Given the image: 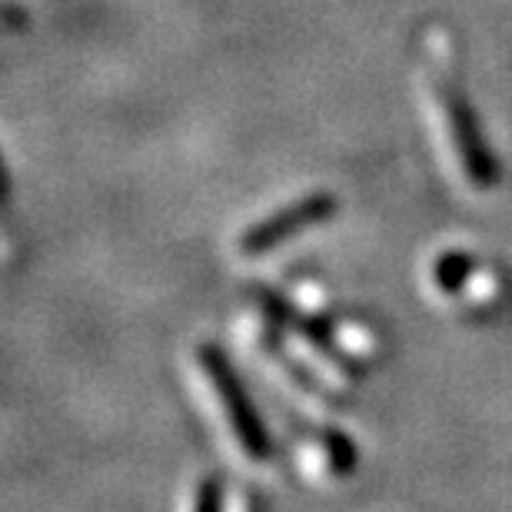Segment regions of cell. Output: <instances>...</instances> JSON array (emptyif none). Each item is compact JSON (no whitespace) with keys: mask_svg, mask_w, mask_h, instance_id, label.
<instances>
[{"mask_svg":"<svg viewBox=\"0 0 512 512\" xmlns=\"http://www.w3.org/2000/svg\"><path fill=\"white\" fill-rule=\"evenodd\" d=\"M469 273H473V260H469L466 253H446L443 260L436 263L433 276H436V283L443 286L446 293H456Z\"/></svg>","mask_w":512,"mask_h":512,"instance_id":"8992f818","label":"cell"},{"mask_svg":"<svg viewBox=\"0 0 512 512\" xmlns=\"http://www.w3.org/2000/svg\"><path fill=\"white\" fill-rule=\"evenodd\" d=\"M316 449H320L323 466L330 469L333 476L353 473V466H356V449H353V443H350V439H346L343 433H336V429H330V433H323L320 439H316Z\"/></svg>","mask_w":512,"mask_h":512,"instance_id":"5b68a950","label":"cell"},{"mask_svg":"<svg viewBox=\"0 0 512 512\" xmlns=\"http://www.w3.org/2000/svg\"><path fill=\"white\" fill-rule=\"evenodd\" d=\"M336 213V197L330 193H310V197L293 200L290 207L270 213V217L256 220L253 227H247L237 240V256L243 260H256L273 250H280L283 243H290L300 233L320 227L323 220H330Z\"/></svg>","mask_w":512,"mask_h":512,"instance_id":"3957f363","label":"cell"},{"mask_svg":"<svg viewBox=\"0 0 512 512\" xmlns=\"http://www.w3.org/2000/svg\"><path fill=\"white\" fill-rule=\"evenodd\" d=\"M180 512H227V489L213 473H200L183 493Z\"/></svg>","mask_w":512,"mask_h":512,"instance_id":"277c9868","label":"cell"},{"mask_svg":"<svg viewBox=\"0 0 512 512\" xmlns=\"http://www.w3.org/2000/svg\"><path fill=\"white\" fill-rule=\"evenodd\" d=\"M429 80H433L436 100H439V107H443L449 137L456 143V153H459V163H463L466 177L473 180V187L479 190L496 187V180H499L496 157H493V150L486 147L483 130H479V120L473 114V107H469L463 87L456 84L443 34L429 37Z\"/></svg>","mask_w":512,"mask_h":512,"instance_id":"7a4b0ae2","label":"cell"},{"mask_svg":"<svg viewBox=\"0 0 512 512\" xmlns=\"http://www.w3.org/2000/svg\"><path fill=\"white\" fill-rule=\"evenodd\" d=\"M0 240H7V183L0 173Z\"/></svg>","mask_w":512,"mask_h":512,"instance_id":"52a82bcc","label":"cell"},{"mask_svg":"<svg viewBox=\"0 0 512 512\" xmlns=\"http://www.w3.org/2000/svg\"><path fill=\"white\" fill-rule=\"evenodd\" d=\"M187 380L193 396L200 399L213 433L243 466L270 463L273 446L256 406L250 403L237 370L223 356L220 346L210 340H197L187 353Z\"/></svg>","mask_w":512,"mask_h":512,"instance_id":"6da1fadb","label":"cell"}]
</instances>
